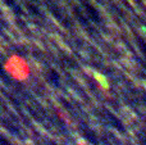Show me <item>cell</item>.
<instances>
[{
	"label": "cell",
	"mask_w": 146,
	"mask_h": 145,
	"mask_svg": "<svg viewBox=\"0 0 146 145\" xmlns=\"http://www.w3.org/2000/svg\"><path fill=\"white\" fill-rule=\"evenodd\" d=\"M4 71L15 81L23 82L31 76V68L28 62L21 55H10L4 62Z\"/></svg>",
	"instance_id": "obj_1"
}]
</instances>
